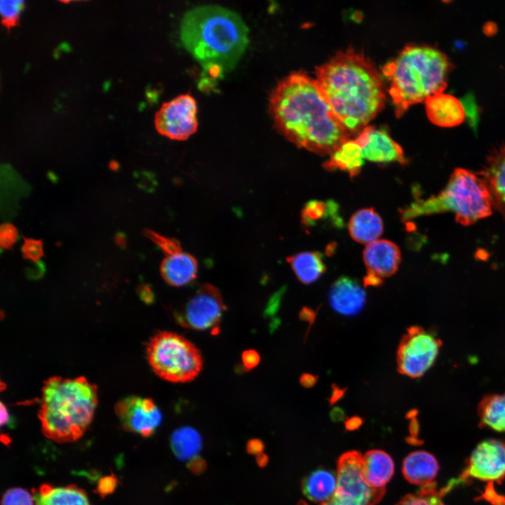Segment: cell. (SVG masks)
Returning <instances> with one entry per match:
<instances>
[{
  "label": "cell",
  "mask_w": 505,
  "mask_h": 505,
  "mask_svg": "<svg viewBox=\"0 0 505 505\" xmlns=\"http://www.w3.org/2000/svg\"><path fill=\"white\" fill-rule=\"evenodd\" d=\"M276 128L298 147L332 154L351 133L337 116L316 79L299 71L276 85L269 96Z\"/></svg>",
  "instance_id": "6da1fadb"
},
{
  "label": "cell",
  "mask_w": 505,
  "mask_h": 505,
  "mask_svg": "<svg viewBox=\"0 0 505 505\" xmlns=\"http://www.w3.org/2000/svg\"><path fill=\"white\" fill-rule=\"evenodd\" d=\"M316 80L332 109L351 133H361L382 109L384 88L379 72L362 53L339 51L316 68Z\"/></svg>",
  "instance_id": "7a4b0ae2"
},
{
  "label": "cell",
  "mask_w": 505,
  "mask_h": 505,
  "mask_svg": "<svg viewBox=\"0 0 505 505\" xmlns=\"http://www.w3.org/2000/svg\"><path fill=\"white\" fill-rule=\"evenodd\" d=\"M180 35L186 49L212 76L231 69L248 43V29L234 11L218 5H201L187 11Z\"/></svg>",
  "instance_id": "3957f363"
},
{
  "label": "cell",
  "mask_w": 505,
  "mask_h": 505,
  "mask_svg": "<svg viewBox=\"0 0 505 505\" xmlns=\"http://www.w3.org/2000/svg\"><path fill=\"white\" fill-rule=\"evenodd\" d=\"M98 403L97 388L84 377H52L43 382L39 418L43 435L59 443L80 438Z\"/></svg>",
  "instance_id": "277c9868"
},
{
  "label": "cell",
  "mask_w": 505,
  "mask_h": 505,
  "mask_svg": "<svg viewBox=\"0 0 505 505\" xmlns=\"http://www.w3.org/2000/svg\"><path fill=\"white\" fill-rule=\"evenodd\" d=\"M452 65L439 50L428 46H406L382 68L390 81L389 94L397 117L414 105L443 93Z\"/></svg>",
  "instance_id": "5b68a950"
},
{
  "label": "cell",
  "mask_w": 505,
  "mask_h": 505,
  "mask_svg": "<svg viewBox=\"0 0 505 505\" xmlns=\"http://www.w3.org/2000/svg\"><path fill=\"white\" fill-rule=\"evenodd\" d=\"M492 204L488 189L479 175L456 168L445 187L437 196L412 203L403 218L451 212L456 222L468 226L490 216Z\"/></svg>",
  "instance_id": "8992f818"
},
{
  "label": "cell",
  "mask_w": 505,
  "mask_h": 505,
  "mask_svg": "<svg viewBox=\"0 0 505 505\" xmlns=\"http://www.w3.org/2000/svg\"><path fill=\"white\" fill-rule=\"evenodd\" d=\"M147 357L154 372L171 382L191 381L203 365L198 349L186 338L171 332H159L151 338Z\"/></svg>",
  "instance_id": "52a82bcc"
},
{
  "label": "cell",
  "mask_w": 505,
  "mask_h": 505,
  "mask_svg": "<svg viewBox=\"0 0 505 505\" xmlns=\"http://www.w3.org/2000/svg\"><path fill=\"white\" fill-rule=\"evenodd\" d=\"M441 346V340L432 331L411 326L398 346L399 372L412 378L422 376L434 363Z\"/></svg>",
  "instance_id": "ba28073f"
},
{
  "label": "cell",
  "mask_w": 505,
  "mask_h": 505,
  "mask_svg": "<svg viewBox=\"0 0 505 505\" xmlns=\"http://www.w3.org/2000/svg\"><path fill=\"white\" fill-rule=\"evenodd\" d=\"M197 105L189 93L181 94L164 102L155 115L157 131L175 140H187L198 127Z\"/></svg>",
  "instance_id": "9c48e42d"
},
{
  "label": "cell",
  "mask_w": 505,
  "mask_h": 505,
  "mask_svg": "<svg viewBox=\"0 0 505 505\" xmlns=\"http://www.w3.org/2000/svg\"><path fill=\"white\" fill-rule=\"evenodd\" d=\"M224 309L222 297L213 285H201L175 315L178 323L186 328L204 330L217 326Z\"/></svg>",
  "instance_id": "30bf717a"
},
{
  "label": "cell",
  "mask_w": 505,
  "mask_h": 505,
  "mask_svg": "<svg viewBox=\"0 0 505 505\" xmlns=\"http://www.w3.org/2000/svg\"><path fill=\"white\" fill-rule=\"evenodd\" d=\"M462 479L477 478L485 481H501L505 478V442L487 439L473 450Z\"/></svg>",
  "instance_id": "8fae6325"
},
{
  "label": "cell",
  "mask_w": 505,
  "mask_h": 505,
  "mask_svg": "<svg viewBox=\"0 0 505 505\" xmlns=\"http://www.w3.org/2000/svg\"><path fill=\"white\" fill-rule=\"evenodd\" d=\"M115 412L126 431L144 437L152 436L162 420L160 410L151 398H125L117 403Z\"/></svg>",
  "instance_id": "7c38bea8"
},
{
  "label": "cell",
  "mask_w": 505,
  "mask_h": 505,
  "mask_svg": "<svg viewBox=\"0 0 505 505\" xmlns=\"http://www.w3.org/2000/svg\"><path fill=\"white\" fill-rule=\"evenodd\" d=\"M363 158L375 163L406 162L403 149L382 129L367 126L355 139Z\"/></svg>",
  "instance_id": "4fadbf2b"
},
{
  "label": "cell",
  "mask_w": 505,
  "mask_h": 505,
  "mask_svg": "<svg viewBox=\"0 0 505 505\" xmlns=\"http://www.w3.org/2000/svg\"><path fill=\"white\" fill-rule=\"evenodd\" d=\"M478 175L488 189L492 208L505 217V143L490 152Z\"/></svg>",
  "instance_id": "5bb4252c"
},
{
  "label": "cell",
  "mask_w": 505,
  "mask_h": 505,
  "mask_svg": "<svg viewBox=\"0 0 505 505\" xmlns=\"http://www.w3.org/2000/svg\"><path fill=\"white\" fill-rule=\"evenodd\" d=\"M363 260L368 274L382 278L397 271L401 256L395 243L387 240H376L367 244Z\"/></svg>",
  "instance_id": "9a60e30c"
},
{
  "label": "cell",
  "mask_w": 505,
  "mask_h": 505,
  "mask_svg": "<svg viewBox=\"0 0 505 505\" xmlns=\"http://www.w3.org/2000/svg\"><path fill=\"white\" fill-rule=\"evenodd\" d=\"M365 300V292L360 284L346 276L338 278L332 285L329 292L331 307L337 313L345 316L359 313L363 308Z\"/></svg>",
  "instance_id": "2e32d148"
},
{
  "label": "cell",
  "mask_w": 505,
  "mask_h": 505,
  "mask_svg": "<svg viewBox=\"0 0 505 505\" xmlns=\"http://www.w3.org/2000/svg\"><path fill=\"white\" fill-rule=\"evenodd\" d=\"M424 102L427 117L434 125L451 128L460 125L465 119L464 106L451 95L438 93L427 98Z\"/></svg>",
  "instance_id": "e0dca14e"
},
{
  "label": "cell",
  "mask_w": 505,
  "mask_h": 505,
  "mask_svg": "<svg viewBox=\"0 0 505 505\" xmlns=\"http://www.w3.org/2000/svg\"><path fill=\"white\" fill-rule=\"evenodd\" d=\"M163 279L172 286H183L197 275L198 264L191 255L181 250L165 255L160 267Z\"/></svg>",
  "instance_id": "ac0fdd59"
},
{
  "label": "cell",
  "mask_w": 505,
  "mask_h": 505,
  "mask_svg": "<svg viewBox=\"0 0 505 505\" xmlns=\"http://www.w3.org/2000/svg\"><path fill=\"white\" fill-rule=\"evenodd\" d=\"M438 469V463L433 454L419 450L411 452L405 458L402 471L408 482L424 486L433 483Z\"/></svg>",
  "instance_id": "d6986e66"
},
{
  "label": "cell",
  "mask_w": 505,
  "mask_h": 505,
  "mask_svg": "<svg viewBox=\"0 0 505 505\" xmlns=\"http://www.w3.org/2000/svg\"><path fill=\"white\" fill-rule=\"evenodd\" d=\"M363 470L368 484L375 490H385L394 472L391 457L380 450H371L363 455Z\"/></svg>",
  "instance_id": "ffe728a7"
},
{
  "label": "cell",
  "mask_w": 505,
  "mask_h": 505,
  "mask_svg": "<svg viewBox=\"0 0 505 505\" xmlns=\"http://www.w3.org/2000/svg\"><path fill=\"white\" fill-rule=\"evenodd\" d=\"M35 505H91L86 493L74 485L42 484L33 492Z\"/></svg>",
  "instance_id": "44dd1931"
},
{
  "label": "cell",
  "mask_w": 505,
  "mask_h": 505,
  "mask_svg": "<svg viewBox=\"0 0 505 505\" xmlns=\"http://www.w3.org/2000/svg\"><path fill=\"white\" fill-rule=\"evenodd\" d=\"M351 236L357 242L370 243L383 232V222L379 214L372 208H363L356 212L349 222Z\"/></svg>",
  "instance_id": "7402d4cb"
},
{
  "label": "cell",
  "mask_w": 505,
  "mask_h": 505,
  "mask_svg": "<svg viewBox=\"0 0 505 505\" xmlns=\"http://www.w3.org/2000/svg\"><path fill=\"white\" fill-rule=\"evenodd\" d=\"M337 483V478L332 472L319 469L303 480L302 488L304 494L309 499L322 504L329 500L335 494Z\"/></svg>",
  "instance_id": "603a6c76"
},
{
  "label": "cell",
  "mask_w": 505,
  "mask_h": 505,
  "mask_svg": "<svg viewBox=\"0 0 505 505\" xmlns=\"http://www.w3.org/2000/svg\"><path fill=\"white\" fill-rule=\"evenodd\" d=\"M330 155L325 168L346 171L351 177L359 173L363 164L362 149L355 140L344 142Z\"/></svg>",
  "instance_id": "cb8c5ba5"
},
{
  "label": "cell",
  "mask_w": 505,
  "mask_h": 505,
  "mask_svg": "<svg viewBox=\"0 0 505 505\" xmlns=\"http://www.w3.org/2000/svg\"><path fill=\"white\" fill-rule=\"evenodd\" d=\"M299 281L309 284L317 281L324 273L325 266L321 253L317 252H303L288 257Z\"/></svg>",
  "instance_id": "d4e9b609"
},
{
  "label": "cell",
  "mask_w": 505,
  "mask_h": 505,
  "mask_svg": "<svg viewBox=\"0 0 505 505\" xmlns=\"http://www.w3.org/2000/svg\"><path fill=\"white\" fill-rule=\"evenodd\" d=\"M478 415L482 426L505 432V393L485 396L478 406Z\"/></svg>",
  "instance_id": "484cf974"
},
{
  "label": "cell",
  "mask_w": 505,
  "mask_h": 505,
  "mask_svg": "<svg viewBox=\"0 0 505 505\" xmlns=\"http://www.w3.org/2000/svg\"><path fill=\"white\" fill-rule=\"evenodd\" d=\"M302 220L307 227H314L324 220L330 221L336 227L342 224L337 204L332 201L312 200L307 202L302 211Z\"/></svg>",
  "instance_id": "4316f807"
},
{
  "label": "cell",
  "mask_w": 505,
  "mask_h": 505,
  "mask_svg": "<svg viewBox=\"0 0 505 505\" xmlns=\"http://www.w3.org/2000/svg\"><path fill=\"white\" fill-rule=\"evenodd\" d=\"M170 443L173 452L181 459L193 458L201 447L200 435L191 427H182L175 431Z\"/></svg>",
  "instance_id": "83f0119b"
},
{
  "label": "cell",
  "mask_w": 505,
  "mask_h": 505,
  "mask_svg": "<svg viewBox=\"0 0 505 505\" xmlns=\"http://www.w3.org/2000/svg\"><path fill=\"white\" fill-rule=\"evenodd\" d=\"M443 493L436 489L433 482L422 487L415 494L405 496L397 505H443L441 501Z\"/></svg>",
  "instance_id": "f1b7e54d"
},
{
  "label": "cell",
  "mask_w": 505,
  "mask_h": 505,
  "mask_svg": "<svg viewBox=\"0 0 505 505\" xmlns=\"http://www.w3.org/2000/svg\"><path fill=\"white\" fill-rule=\"evenodd\" d=\"M23 1L1 0L0 1V13L2 24L7 28L15 26L23 8Z\"/></svg>",
  "instance_id": "f546056e"
},
{
  "label": "cell",
  "mask_w": 505,
  "mask_h": 505,
  "mask_svg": "<svg viewBox=\"0 0 505 505\" xmlns=\"http://www.w3.org/2000/svg\"><path fill=\"white\" fill-rule=\"evenodd\" d=\"M144 234L158 245L165 255L182 250L180 242L173 238L166 237L148 229L144 230Z\"/></svg>",
  "instance_id": "4dcf8cb0"
},
{
  "label": "cell",
  "mask_w": 505,
  "mask_h": 505,
  "mask_svg": "<svg viewBox=\"0 0 505 505\" xmlns=\"http://www.w3.org/2000/svg\"><path fill=\"white\" fill-rule=\"evenodd\" d=\"M34 496L22 488L8 490L1 499V505H34Z\"/></svg>",
  "instance_id": "1f68e13d"
},
{
  "label": "cell",
  "mask_w": 505,
  "mask_h": 505,
  "mask_svg": "<svg viewBox=\"0 0 505 505\" xmlns=\"http://www.w3.org/2000/svg\"><path fill=\"white\" fill-rule=\"evenodd\" d=\"M22 257L37 263L44 256L43 241L41 239L24 238V243L21 247Z\"/></svg>",
  "instance_id": "d6a6232c"
},
{
  "label": "cell",
  "mask_w": 505,
  "mask_h": 505,
  "mask_svg": "<svg viewBox=\"0 0 505 505\" xmlns=\"http://www.w3.org/2000/svg\"><path fill=\"white\" fill-rule=\"evenodd\" d=\"M18 238L17 228L9 223L3 224L0 229V243L3 249H10Z\"/></svg>",
  "instance_id": "836d02e7"
},
{
  "label": "cell",
  "mask_w": 505,
  "mask_h": 505,
  "mask_svg": "<svg viewBox=\"0 0 505 505\" xmlns=\"http://www.w3.org/2000/svg\"><path fill=\"white\" fill-rule=\"evenodd\" d=\"M260 359L258 353L254 350L245 351L242 354V362L247 369L255 368L258 365Z\"/></svg>",
  "instance_id": "e575fe53"
},
{
  "label": "cell",
  "mask_w": 505,
  "mask_h": 505,
  "mask_svg": "<svg viewBox=\"0 0 505 505\" xmlns=\"http://www.w3.org/2000/svg\"><path fill=\"white\" fill-rule=\"evenodd\" d=\"M317 379L318 377L316 376L311 374L305 373L301 376L299 382L304 387L308 388L312 387L317 382Z\"/></svg>",
  "instance_id": "d590c367"
},
{
  "label": "cell",
  "mask_w": 505,
  "mask_h": 505,
  "mask_svg": "<svg viewBox=\"0 0 505 505\" xmlns=\"http://www.w3.org/2000/svg\"><path fill=\"white\" fill-rule=\"evenodd\" d=\"M365 286H379L382 285V279L376 276L368 274L363 278Z\"/></svg>",
  "instance_id": "8d00e7d4"
},
{
  "label": "cell",
  "mask_w": 505,
  "mask_h": 505,
  "mask_svg": "<svg viewBox=\"0 0 505 505\" xmlns=\"http://www.w3.org/2000/svg\"><path fill=\"white\" fill-rule=\"evenodd\" d=\"M299 316L302 320L306 321L310 324H311L315 319L316 313L314 310L311 309L304 308L301 311Z\"/></svg>",
  "instance_id": "74e56055"
},
{
  "label": "cell",
  "mask_w": 505,
  "mask_h": 505,
  "mask_svg": "<svg viewBox=\"0 0 505 505\" xmlns=\"http://www.w3.org/2000/svg\"><path fill=\"white\" fill-rule=\"evenodd\" d=\"M345 391L343 389H341L338 386H333L332 390V393L330 395V397L329 398L330 403H334L336 401H337L339 398H341Z\"/></svg>",
  "instance_id": "f35d334b"
},
{
  "label": "cell",
  "mask_w": 505,
  "mask_h": 505,
  "mask_svg": "<svg viewBox=\"0 0 505 505\" xmlns=\"http://www.w3.org/2000/svg\"><path fill=\"white\" fill-rule=\"evenodd\" d=\"M12 421L10 417V415L6 409V408L4 405V404L1 403V425L3 426L4 425H8L11 424Z\"/></svg>",
  "instance_id": "ab89813d"
},
{
  "label": "cell",
  "mask_w": 505,
  "mask_h": 505,
  "mask_svg": "<svg viewBox=\"0 0 505 505\" xmlns=\"http://www.w3.org/2000/svg\"><path fill=\"white\" fill-rule=\"evenodd\" d=\"M362 423V419L358 417H351L346 422V427L349 430H354L358 428Z\"/></svg>",
  "instance_id": "60d3db41"
},
{
  "label": "cell",
  "mask_w": 505,
  "mask_h": 505,
  "mask_svg": "<svg viewBox=\"0 0 505 505\" xmlns=\"http://www.w3.org/2000/svg\"><path fill=\"white\" fill-rule=\"evenodd\" d=\"M116 243L118 245L123 247L126 245V241L125 236L119 233L115 238Z\"/></svg>",
  "instance_id": "b9f144b4"
},
{
  "label": "cell",
  "mask_w": 505,
  "mask_h": 505,
  "mask_svg": "<svg viewBox=\"0 0 505 505\" xmlns=\"http://www.w3.org/2000/svg\"><path fill=\"white\" fill-rule=\"evenodd\" d=\"M332 417H337L338 419L339 417H342L343 415V412L339 408H335L332 412Z\"/></svg>",
  "instance_id": "7bdbcfd3"
}]
</instances>
